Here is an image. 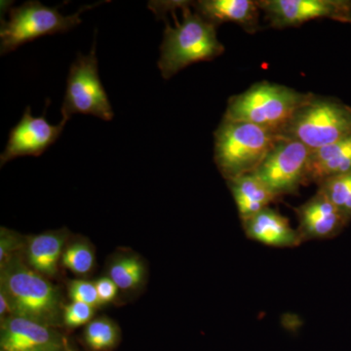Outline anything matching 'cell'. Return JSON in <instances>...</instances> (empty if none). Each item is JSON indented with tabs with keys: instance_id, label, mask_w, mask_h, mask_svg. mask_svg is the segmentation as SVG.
Segmentation results:
<instances>
[{
	"instance_id": "6da1fadb",
	"label": "cell",
	"mask_w": 351,
	"mask_h": 351,
	"mask_svg": "<svg viewBox=\"0 0 351 351\" xmlns=\"http://www.w3.org/2000/svg\"><path fill=\"white\" fill-rule=\"evenodd\" d=\"M0 291L10 302L13 315L54 328L64 324L60 291L19 254L0 265Z\"/></svg>"
},
{
	"instance_id": "7a4b0ae2",
	"label": "cell",
	"mask_w": 351,
	"mask_h": 351,
	"mask_svg": "<svg viewBox=\"0 0 351 351\" xmlns=\"http://www.w3.org/2000/svg\"><path fill=\"white\" fill-rule=\"evenodd\" d=\"M191 8V2L181 1L182 22L171 27L165 21L158 61L164 80H170L189 64L212 61L225 52L217 36L216 25Z\"/></svg>"
},
{
	"instance_id": "3957f363",
	"label": "cell",
	"mask_w": 351,
	"mask_h": 351,
	"mask_svg": "<svg viewBox=\"0 0 351 351\" xmlns=\"http://www.w3.org/2000/svg\"><path fill=\"white\" fill-rule=\"evenodd\" d=\"M311 94L276 83L260 82L230 97L223 119L247 122L279 135Z\"/></svg>"
},
{
	"instance_id": "277c9868",
	"label": "cell",
	"mask_w": 351,
	"mask_h": 351,
	"mask_svg": "<svg viewBox=\"0 0 351 351\" xmlns=\"http://www.w3.org/2000/svg\"><path fill=\"white\" fill-rule=\"evenodd\" d=\"M214 136L215 163L226 182L255 172L281 137L254 124L225 119Z\"/></svg>"
},
{
	"instance_id": "5b68a950",
	"label": "cell",
	"mask_w": 351,
	"mask_h": 351,
	"mask_svg": "<svg viewBox=\"0 0 351 351\" xmlns=\"http://www.w3.org/2000/svg\"><path fill=\"white\" fill-rule=\"evenodd\" d=\"M311 151L351 138V108L311 94L279 133Z\"/></svg>"
},
{
	"instance_id": "8992f818",
	"label": "cell",
	"mask_w": 351,
	"mask_h": 351,
	"mask_svg": "<svg viewBox=\"0 0 351 351\" xmlns=\"http://www.w3.org/2000/svg\"><path fill=\"white\" fill-rule=\"evenodd\" d=\"M98 5L83 6L73 15L59 12V6L48 7L41 2L27 1L9 10L8 20L1 21L0 53L5 55L36 39L56 34H66L82 23L80 15Z\"/></svg>"
},
{
	"instance_id": "52a82bcc",
	"label": "cell",
	"mask_w": 351,
	"mask_h": 351,
	"mask_svg": "<svg viewBox=\"0 0 351 351\" xmlns=\"http://www.w3.org/2000/svg\"><path fill=\"white\" fill-rule=\"evenodd\" d=\"M62 117L68 120L76 113L94 115L110 121L114 117L107 92L99 75L96 43L87 56L78 54L69 68Z\"/></svg>"
},
{
	"instance_id": "ba28073f",
	"label": "cell",
	"mask_w": 351,
	"mask_h": 351,
	"mask_svg": "<svg viewBox=\"0 0 351 351\" xmlns=\"http://www.w3.org/2000/svg\"><path fill=\"white\" fill-rule=\"evenodd\" d=\"M311 154L302 143L280 137L254 173L277 197L297 193L304 184Z\"/></svg>"
},
{
	"instance_id": "9c48e42d",
	"label": "cell",
	"mask_w": 351,
	"mask_h": 351,
	"mask_svg": "<svg viewBox=\"0 0 351 351\" xmlns=\"http://www.w3.org/2000/svg\"><path fill=\"white\" fill-rule=\"evenodd\" d=\"M258 4L276 29L300 27L322 18L351 23V2L343 0H260Z\"/></svg>"
},
{
	"instance_id": "30bf717a",
	"label": "cell",
	"mask_w": 351,
	"mask_h": 351,
	"mask_svg": "<svg viewBox=\"0 0 351 351\" xmlns=\"http://www.w3.org/2000/svg\"><path fill=\"white\" fill-rule=\"evenodd\" d=\"M47 107L46 105L39 117H32L31 108H25L22 119L9 134L8 142L0 156L1 166L17 157L40 156L57 142L69 120L62 119L57 125H51L46 119Z\"/></svg>"
},
{
	"instance_id": "8fae6325",
	"label": "cell",
	"mask_w": 351,
	"mask_h": 351,
	"mask_svg": "<svg viewBox=\"0 0 351 351\" xmlns=\"http://www.w3.org/2000/svg\"><path fill=\"white\" fill-rule=\"evenodd\" d=\"M1 351H69L66 339L54 327L12 315L1 320Z\"/></svg>"
},
{
	"instance_id": "7c38bea8",
	"label": "cell",
	"mask_w": 351,
	"mask_h": 351,
	"mask_svg": "<svg viewBox=\"0 0 351 351\" xmlns=\"http://www.w3.org/2000/svg\"><path fill=\"white\" fill-rule=\"evenodd\" d=\"M302 239H329L339 232L348 218L318 189L317 193L295 209Z\"/></svg>"
},
{
	"instance_id": "4fadbf2b",
	"label": "cell",
	"mask_w": 351,
	"mask_h": 351,
	"mask_svg": "<svg viewBox=\"0 0 351 351\" xmlns=\"http://www.w3.org/2000/svg\"><path fill=\"white\" fill-rule=\"evenodd\" d=\"M191 8L218 27L223 23L239 25L248 34L260 29L261 9L254 0H200L191 2Z\"/></svg>"
},
{
	"instance_id": "5bb4252c",
	"label": "cell",
	"mask_w": 351,
	"mask_h": 351,
	"mask_svg": "<svg viewBox=\"0 0 351 351\" xmlns=\"http://www.w3.org/2000/svg\"><path fill=\"white\" fill-rule=\"evenodd\" d=\"M242 221L249 239L267 246L295 247L302 241L299 232L291 228L288 219L269 207Z\"/></svg>"
},
{
	"instance_id": "9a60e30c",
	"label": "cell",
	"mask_w": 351,
	"mask_h": 351,
	"mask_svg": "<svg viewBox=\"0 0 351 351\" xmlns=\"http://www.w3.org/2000/svg\"><path fill=\"white\" fill-rule=\"evenodd\" d=\"M68 239L69 232L64 228L29 237L25 241V263L45 277L56 276Z\"/></svg>"
},
{
	"instance_id": "2e32d148",
	"label": "cell",
	"mask_w": 351,
	"mask_h": 351,
	"mask_svg": "<svg viewBox=\"0 0 351 351\" xmlns=\"http://www.w3.org/2000/svg\"><path fill=\"white\" fill-rule=\"evenodd\" d=\"M351 172V138L311 151L304 184H317Z\"/></svg>"
},
{
	"instance_id": "e0dca14e",
	"label": "cell",
	"mask_w": 351,
	"mask_h": 351,
	"mask_svg": "<svg viewBox=\"0 0 351 351\" xmlns=\"http://www.w3.org/2000/svg\"><path fill=\"white\" fill-rule=\"evenodd\" d=\"M228 184L242 221L269 207L277 198L255 173L230 180Z\"/></svg>"
},
{
	"instance_id": "ac0fdd59",
	"label": "cell",
	"mask_w": 351,
	"mask_h": 351,
	"mask_svg": "<svg viewBox=\"0 0 351 351\" xmlns=\"http://www.w3.org/2000/svg\"><path fill=\"white\" fill-rule=\"evenodd\" d=\"M145 276V263L137 254L130 252L115 254L108 262L107 276L122 292L137 291L144 285Z\"/></svg>"
},
{
	"instance_id": "d6986e66",
	"label": "cell",
	"mask_w": 351,
	"mask_h": 351,
	"mask_svg": "<svg viewBox=\"0 0 351 351\" xmlns=\"http://www.w3.org/2000/svg\"><path fill=\"white\" fill-rule=\"evenodd\" d=\"M119 326L106 316L94 318L85 327V343L93 351L112 350L119 343Z\"/></svg>"
},
{
	"instance_id": "ffe728a7",
	"label": "cell",
	"mask_w": 351,
	"mask_h": 351,
	"mask_svg": "<svg viewBox=\"0 0 351 351\" xmlns=\"http://www.w3.org/2000/svg\"><path fill=\"white\" fill-rule=\"evenodd\" d=\"M61 263L76 276H86L95 265L93 245L86 239L71 240L64 247Z\"/></svg>"
},
{
	"instance_id": "44dd1931",
	"label": "cell",
	"mask_w": 351,
	"mask_h": 351,
	"mask_svg": "<svg viewBox=\"0 0 351 351\" xmlns=\"http://www.w3.org/2000/svg\"><path fill=\"white\" fill-rule=\"evenodd\" d=\"M320 191L350 219L351 216V172L330 178L319 184Z\"/></svg>"
},
{
	"instance_id": "7402d4cb",
	"label": "cell",
	"mask_w": 351,
	"mask_h": 351,
	"mask_svg": "<svg viewBox=\"0 0 351 351\" xmlns=\"http://www.w3.org/2000/svg\"><path fill=\"white\" fill-rule=\"evenodd\" d=\"M69 295L71 302H80L89 306L97 307L101 306L95 281L86 279H75L69 284Z\"/></svg>"
},
{
	"instance_id": "603a6c76",
	"label": "cell",
	"mask_w": 351,
	"mask_h": 351,
	"mask_svg": "<svg viewBox=\"0 0 351 351\" xmlns=\"http://www.w3.org/2000/svg\"><path fill=\"white\" fill-rule=\"evenodd\" d=\"M95 307L80 302H71L64 306L63 322L64 326L75 328L84 326L94 319Z\"/></svg>"
},
{
	"instance_id": "cb8c5ba5",
	"label": "cell",
	"mask_w": 351,
	"mask_h": 351,
	"mask_svg": "<svg viewBox=\"0 0 351 351\" xmlns=\"http://www.w3.org/2000/svg\"><path fill=\"white\" fill-rule=\"evenodd\" d=\"M25 243L22 237L13 230L6 228L0 230V265H4L9 260L18 255L20 249L24 248Z\"/></svg>"
},
{
	"instance_id": "d4e9b609",
	"label": "cell",
	"mask_w": 351,
	"mask_h": 351,
	"mask_svg": "<svg viewBox=\"0 0 351 351\" xmlns=\"http://www.w3.org/2000/svg\"><path fill=\"white\" fill-rule=\"evenodd\" d=\"M95 285H96L97 293H98L101 306L114 301L119 294V289L117 284L107 276H101L98 280L95 281Z\"/></svg>"
},
{
	"instance_id": "484cf974",
	"label": "cell",
	"mask_w": 351,
	"mask_h": 351,
	"mask_svg": "<svg viewBox=\"0 0 351 351\" xmlns=\"http://www.w3.org/2000/svg\"><path fill=\"white\" fill-rule=\"evenodd\" d=\"M12 315L13 309L10 302L7 299L5 294L0 291V318L3 320Z\"/></svg>"
},
{
	"instance_id": "4316f807",
	"label": "cell",
	"mask_w": 351,
	"mask_h": 351,
	"mask_svg": "<svg viewBox=\"0 0 351 351\" xmlns=\"http://www.w3.org/2000/svg\"><path fill=\"white\" fill-rule=\"evenodd\" d=\"M69 351H75V350H71H71H69Z\"/></svg>"
}]
</instances>
